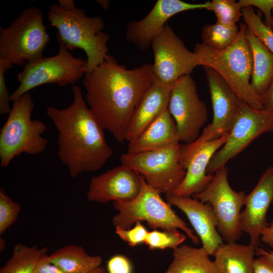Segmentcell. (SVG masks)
Masks as SVG:
<instances>
[{
    "instance_id": "obj_1",
    "label": "cell",
    "mask_w": 273,
    "mask_h": 273,
    "mask_svg": "<svg viewBox=\"0 0 273 273\" xmlns=\"http://www.w3.org/2000/svg\"><path fill=\"white\" fill-rule=\"evenodd\" d=\"M155 80L152 64L128 69L108 55L85 73L83 84L90 111L103 129L122 143L135 109Z\"/></svg>"
},
{
    "instance_id": "obj_2",
    "label": "cell",
    "mask_w": 273,
    "mask_h": 273,
    "mask_svg": "<svg viewBox=\"0 0 273 273\" xmlns=\"http://www.w3.org/2000/svg\"><path fill=\"white\" fill-rule=\"evenodd\" d=\"M72 103L64 109L50 106L46 110L58 132V156L74 178L83 172L100 169L113 155L104 129L84 100L79 86L71 87Z\"/></svg>"
},
{
    "instance_id": "obj_3",
    "label": "cell",
    "mask_w": 273,
    "mask_h": 273,
    "mask_svg": "<svg viewBox=\"0 0 273 273\" xmlns=\"http://www.w3.org/2000/svg\"><path fill=\"white\" fill-rule=\"evenodd\" d=\"M47 16L50 24L57 29L59 44L69 51L80 49L85 52V73L93 71L107 57L110 35L103 30L105 24L101 16H88L83 9L77 8L67 11L58 4L50 7Z\"/></svg>"
},
{
    "instance_id": "obj_4",
    "label": "cell",
    "mask_w": 273,
    "mask_h": 273,
    "mask_svg": "<svg viewBox=\"0 0 273 273\" xmlns=\"http://www.w3.org/2000/svg\"><path fill=\"white\" fill-rule=\"evenodd\" d=\"M239 33L235 41L222 50L213 49L203 43H197L194 52L200 65L215 70L229 84L237 96L251 107L264 110L262 99L250 85L253 56L246 38V25L241 23Z\"/></svg>"
},
{
    "instance_id": "obj_5",
    "label": "cell",
    "mask_w": 273,
    "mask_h": 273,
    "mask_svg": "<svg viewBox=\"0 0 273 273\" xmlns=\"http://www.w3.org/2000/svg\"><path fill=\"white\" fill-rule=\"evenodd\" d=\"M141 181L139 194L126 202H113L114 209L118 212L112 220L115 228L129 229L137 222L146 221L153 230L163 231L183 230L195 245L199 244L198 237L187 223L177 216L165 202L160 193L155 190L140 174Z\"/></svg>"
},
{
    "instance_id": "obj_6",
    "label": "cell",
    "mask_w": 273,
    "mask_h": 273,
    "mask_svg": "<svg viewBox=\"0 0 273 273\" xmlns=\"http://www.w3.org/2000/svg\"><path fill=\"white\" fill-rule=\"evenodd\" d=\"M35 104L29 93L13 102L10 113L0 131L1 166L6 167L16 156L25 153L36 155L47 148L48 140L41 135L47 125L31 119Z\"/></svg>"
},
{
    "instance_id": "obj_7",
    "label": "cell",
    "mask_w": 273,
    "mask_h": 273,
    "mask_svg": "<svg viewBox=\"0 0 273 273\" xmlns=\"http://www.w3.org/2000/svg\"><path fill=\"white\" fill-rule=\"evenodd\" d=\"M50 40L43 11L33 6L28 7L8 27H0V59L24 67L26 61L43 57Z\"/></svg>"
},
{
    "instance_id": "obj_8",
    "label": "cell",
    "mask_w": 273,
    "mask_h": 273,
    "mask_svg": "<svg viewBox=\"0 0 273 273\" xmlns=\"http://www.w3.org/2000/svg\"><path fill=\"white\" fill-rule=\"evenodd\" d=\"M86 62V59L74 57L64 45L59 44L57 55L26 62L18 74L20 85L11 95V101L41 85L56 83L64 86L75 84L84 75Z\"/></svg>"
},
{
    "instance_id": "obj_9",
    "label": "cell",
    "mask_w": 273,
    "mask_h": 273,
    "mask_svg": "<svg viewBox=\"0 0 273 273\" xmlns=\"http://www.w3.org/2000/svg\"><path fill=\"white\" fill-rule=\"evenodd\" d=\"M121 164L142 175L160 193L173 194L185 176L181 161V144L157 150L128 153L120 156Z\"/></svg>"
},
{
    "instance_id": "obj_10",
    "label": "cell",
    "mask_w": 273,
    "mask_h": 273,
    "mask_svg": "<svg viewBox=\"0 0 273 273\" xmlns=\"http://www.w3.org/2000/svg\"><path fill=\"white\" fill-rule=\"evenodd\" d=\"M226 165L218 169L207 187L192 197L212 207L216 217L217 230L226 243L237 242L242 235L239 218L246 195L237 192L230 186Z\"/></svg>"
},
{
    "instance_id": "obj_11",
    "label": "cell",
    "mask_w": 273,
    "mask_h": 273,
    "mask_svg": "<svg viewBox=\"0 0 273 273\" xmlns=\"http://www.w3.org/2000/svg\"><path fill=\"white\" fill-rule=\"evenodd\" d=\"M272 131L273 113L253 109L241 100L238 114L229 132L227 141L211 159L206 169L207 174H214L256 138Z\"/></svg>"
},
{
    "instance_id": "obj_12",
    "label": "cell",
    "mask_w": 273,
    "mask_h": 273,
    "mask_svg": "<svg viewBox=\"0 0 273 273\" xmlns=\"http://www.w3.org/2000/svg\"><path fill=\"white\" fill-rule=\"evenodd\" d=\"M167 109L175 122L179 141L189 144L199 136L201 128L208 120V111L191 74L183 75L176 81Z\"/></svg>"
},
{
    "instance_id": "obj_13",
    "label": "cell",
    "mask_w": 273,
    "mask_h": 273,
    "mask_svg": "<svg viewBox=\"0 0 273 273\" xmlns=\"http://www.w3.org/2000/svg\"><path fill=\"white\" fill-rule=\"evenodd\" d=\"M208 125L194 141L181 145V161L186 173L179 187L173 193L183 197H192L203 191L213 177L207 174L206 169L215 153L225 144L229 132L210 141Z\"/></svg>"
},
{
    "instance_id": "obj_14",
    "label": "cell",
    "mask_w": 273,
    "mask_h": 273,
    "mask_svg": "<svg viewBox=\"0 0 273 273\" xmlns=\"http://www.w3.org/2000/svg\"><path fill=\"white\" fill-rule=\"evenodd\" d=\"M154 54L152 64L156 80L173 85L181 76L190 74L200 63L197 55L190 51L172 28L166 24L151 46Z\"/></svg>"
},
{
    "instance_id": "obj_15",
    "label": "cell",
    "mask_w": 273,
    "mask_h": 273,
    "mask_svg": "<svg viewBox=\"0 0 273 273\" xmlns=\"http://www.w3.org/2000/svg\"><path fill=\"white\" fill-rule=\"evenodd\" d=\"M209 3L193 4L180 0H158L144 18L127 23L126 39L141 51H145L151 47L154 39L162 31L171 17L184 11L206 9Z\"/></svg>"
},
{
    "instance_id": "obj_16",
    "label": "cell",
    "mask_w": 273,
    "mask_h": 273,
    "mask_svg": "<svg viewBox=\"0 0 273 273\" xmlns=\"http://www.w3.org/2000/svg\"><path fill=\"white\" fill-rule=\"evenodd\" d=\"M272 200L273 166H271L265 169L256 186L246 195L245 209L240 215V228L248 234L249 245L255 249L259 247L262 232L269 225L267 213Z\"/></svg>"
},
{
    "instance_id": "obj_17",
    "label": "cell",
    "mask_w": 273,
    "mask_h": 273,
    "mask_svg": "<svg viewBox=\"0 0 273 273\" xmlns=\"http://www.w3.org/2000/svg\"><path fill=\"white\" fill-rule=\"evenodd\" d=\"M141 186L140 174L121 164L93 177L86 196L90 201L102 203L126 202L136 197Z\"/></svg>"
},
{
    "instance_id": "obj_18",
    "label": "cell",
    "mask_w": 273,
    "mask_h": 273,
    "mask_svg": "<svg viewBox=\"0 0 273 273\" xmlns=\"http://www.w3.org/2000/svg\"><path fill=\"white\" fill-rule=\"evenodd\" d=\"M210 94L213 120L208 124L210 141L229 132L238 114L241 100L225 80L214 69L203 66Z\"/></svg>"
},
{
    "instance_id": "obj_19",
    "label": "cell",
    "mask_w": 273,
    "mask_h": 273,
    "mask_svg": "<svg viewBox=\"0 0 273 273\" xmlns=\"http://www.w3.org/2000/svg\"><path fill=\"white\" fill-rule=\"evenodd\" d=\"M166 202L181 210L187 216L200 238L202 247L210 255H214L223 243L216 228V219L212 206L191 197L174 194L165 195Z\"/></svg>"
},
{
    "instance_id": "obj_20",
    "label": "cell",
    "mask_w": 273,
    "mask_h": 273,
    "mask_svg": "<svg viewBox=\"0 0 273 273\" xmlns=\"http://www.w3.org/2000/svg\"><path fill=\"white\" fill-rule=\"evenodd\" d=\"M173 86L155 80L130 119L126 131L125 141L129 143L136 139L167 109Z\"/></svg>"
},
{
    "instance_id": "obj_21",
    "label": "cell",
    "mask_w": 273,
    "mask_h": 273,
    "mask_svg": "<svg viewBox=\"0 0 273 273\" xmlns=\"http://www.w3.org/2000/svg\"><path fill=\"white\" fill-rule=\"evenodd\" d=\"M175 122L165 110L139 136L128 143V153L167 148L179 144Z\"/></svg>"
},
{
    "instance_id": "obj_22",
    "label": "cell",
    "mask_w": 273,
    "mask_h": 273,
    "mask_svg": "<svg viewBox=\"0 0 273 273\" xmlns=\"http://www.w3.org/2000/svg\"><path fill=\"white\" fill-rule=\"evenodd\" d=\"M256 249L250 245L222 243L214 255L218 273H253Z\"/></svg>"
},
{
    "instance_id": "obj_23",
    "label": "cell",
    "mask_w": 273,
    "mask_h": 273,
    "mask_svg": "<svg viewBox=\"0 0 273 273\" xmlns=\"http://www.w3.org/2000/svg\"><path fill=\"white\" fill-rule=\"evenodd\" d=\"M245 35L253 56L250 85L256 94L262 98L273 79V54L247 27Z\"/></svg>"
},
{
    "instance_id": "obj_24",
    "label": "cell",
    "mask_w": 273,
    "mask_h": 273,
    "mask_svg": "<svg viewBox=\"0 0 273 273\" xmlns=\"http://www.w3.org/2000/svg\"><path fill=\"white\" fill-rule=\"evenodd\" d=\"M202 247L183 245L173 249V259L165 273H218Z\"/></svg>"
},
{
    "instance_id": "obj_25",
    "label": "cell",
    "mask_w": 273,
    "mask_h": 273,
    "mask_svg": "<svg viewBox=\"0 0 273 273\" xmlns=\"http://www.w3.org/2000/svg\"><path fill=\"white\" fill-rule=\"evenodd\" d=\"M47 260L65 273H86L100 266V256H90L80 246H64L47 256Z\"/></svg>"
},
{
    "instance_id": "obj_26",
    "label": "cell",
    "mask_w": 273,
    "mask_h": 273,
    "mask_svg": "<svg viewBox=\"0 0 273 273\" xmlns=\"http://www.w3.org/2000/svg\"><path fill=\"white\" fill-rule=\"evenodd\" d=\"M48 251L45 247H30L18 243L14 247L11 258L1 268L0 273H33L39 260Z\"/></svg>"
},
{
    "instance_id": "obj_27",
    "label": "cell",
    "mask_w": 273,
    "mask_h": 273,
    "mask_svg": "<svg viewBox=\"0 0 273 273\" xmlns=\"http://www.w3.org/2000/svg\"><path fill=\"white\" fill-rule=\"evenodd\" d=\"M239 27H226L217 22L214 24L204 25L201 34L203 44L216 50H222L230 47L237 39Z\"/></svg>"
},
{
    "instance_id": "obj_28",
    "label": "cell",
    "mask_w": 273,
    "mask_h": 273,
    "mask_svg": "<svg viewBox=\"0 0 273 273\" xmlns=\"http://www.w3.org/2000/svg\"><path fill=\"white\" fill-rule=\"evenodd\" d=\"M242 18L249 31L273 54V31L257 14L252 7L242 9Z\"/></svg>"
},
{
    "instance_id": "obj_29",
    "label": "cell",
    "mask_w": 273,
    "mask_h": 273,
    "mask_svg": "<svg viewBox=\"0 0 273 273\" xmlns=\"http://www.w3.org/2000/svg\"><path fill=\"white\" fill-rule=\"evenodd\" d=\"M242 7L234 0H212L206 10L214 13L216 22L226 27H233L242 17Z\"/></svg>"
},
{
    "instance_id": "obj_30",
    "label": "cell",
    "mask_w": 273,
    "mask_h": 273,
    "mask_svg": "<svg viewBox=\"0 0 273 273\" xmlns=\"http://www.w3.org/2000/svg\"><path fill=\"white\" fill-rule=\"evenodd\" d=\"M186 239V236L177 230L159 231L153 230L148 232L145 243L150 250L178 247Z\"/></svg>"
},
{
    "instance_id": "obj_31",
    "label": "cell",
    "mask_w": 273,
    "mask_h": 273,
    "mask_svg": "<svg viewBox=\"0 0 273 273\" xmlns=\"http://www.w3.org/2000/svg\"><path fill=\"white\" fill-rule=\"evenodd\" d=\"M20 206L1 189L0 191V234L2 235L16 220Z\"/></svg>"
},
{
    "instance_id": "obj_32",
    "label": "cell",
    "mask_w": 273,
    "mask_h": 273,
    "mask_svg": "<svg viewBox=\"0 0 273 273\" xmlns=\"http://www.w3.org/2000/svg\"><path fill=\"white\" fill-rule=\"evenodd\" d=\"M148 232L141 222H137L132 228L129 229L115 228L116 234L131 247L145 243Z\"/></svg>"
},
{
    "instance_id": "obj_33",
    "label": "cell",
    "mask_w": 273,
    "mask_h": 273,
    "mask_svg": "<svg viewBox=\"0 0 273 273\" xmlns=\"http://www.w3.org/2000/svg\"><path fill=\"white\" fill-rule=\"evenodd\" d=\"M13 65L7 60L0 59V114L9 115L11 110L10 96L6 83L5 74Z\"/></svg>"
},
{
    "instance_id": "obj_34",
    "label": "cell",
    "mask_w": 273,
    "mask_h": 273,
    "mask_svg": "<svg viewBox=\"0 0 273 273\" xmlns=\"http://www.w3.org/2000/svg\"><path fill=\"white\" fill-rule=\"evenodd\" d=\"M108 273H132V267L129 260L125 256L117 254L107 262Z\"/></svg>"
},
{
    "instance_id": "obj_35",
    "label": "cell",
    "mask_w": 273,
    "mask_h": 273,
    "mask_svg": "<svg viewBox=\"0 0 273 273\" xmlns=\"http://www.w3.org/2000/svg\"><path fill=\"white\" fill-rule=\"evenodd\" d=\"M238 2L242 8L254 6L260 9L265 16V24L271 28L273 0H240Z\"/></svg>"
},
{
    "instance_id": "obj_36",
    "label": "cell",
    "mask_w": 273,
    "mask_h": 273,
    "mask_svg": "<svg viewBox=\"0 0 273 273\" xmlns=\"http://www.w3.org/2000/svg\"><path fill=\"white\" fill-rule=\"evenodd\" d=\"M253 273H273V259L265 255L255 258Z\"/></svg>"
},
{
    "instance_id": "obj_37",
    "label": "cell",
    "mask_w": 273,
    "mask_h": 273,
    "mask_svg": "<svg viewBox=\"0 0 273 273\" xmlns=\"http://www.w3.org/2000/svg\"><path fill=\"white\" fill-rule=\"evenodd\" d=\"M47 254L44 255L37 263L33 273H65L55 264L47 260Z\"/></svg>"
},
{
    "instance_id": "obj_38",
    "label": "cell",
    "mask_w": 273,
    "mask_h": 273,
    "mask_svg": "<svg viewBox=\"0 0 273 273\" xmlns=\"http://www.w3.org/2000/svg\"><path fill=\"white\" fill-rule=\"evenodd\" d=\"M262 99L264 110L273 113V79Z\"/></svg>"
},
{
    "instance_id": "obj_39",
    "label": "cell",
    "mask_w": 273,
    "mask_h": 273,
    "mask_svg": "<svg viewBox=\"0 0 273 273\" xmlns=\"http://www.w3.org/2000/svg\"><path fill=\"white\" fill-rule=\"evenodd\" d=\"M260 241L273 249V220L261 233Z\"/></svg>"
},
{
    "instance_id": "obj_40",
    "label": "cell",
    "mask_w": 273,
    "mask_h": 273,
    "mask_svg": "<svg viewBox=\"0 0 273 273\" xmlns=\"http://www.w3.org/2000/svg\"><path fill=\"white\" fill-rule=\"evenodd\" d=\"M58 4L62 9L67 11H70L76 8L73 0H59Z\"/></svg>"
},
{
    "instance_id": "obj_41",
    "label": "cell",
    "mask_w": 273,
    "mask_h": 273,
    "mask_svg": "<svg viewBox=\"0 0 273 273\" xmlns=\"http://www.w3.org/2000/svg\"><path fill=\"white\" fill-rule=\"evenodd\" d=\"M268 250L259 247L256 249V254L258 256L265 255L273 259V251L270 250Z\"/></svg>"
},
{
    "instance_id": "obj_42",
    "label": "cell",
    "mask_w": 273,
    "mask_h": 273,
    "mask_svg": "<svg viewBox=\"0 0 273 273\" xmlns=\"http://www.w3.org/2000/svg\"><path fill=\"white\" fill-rule=\"evenodd\" d=\"M86 273H106V271L105 268L101 265Z\"/></svg>"
},
{
    "instance_id": "obj_43",
    "label": "cell",
    "mask_w": 273,
    "mask_h": 273,
    "mask_svg": "<svg viewBox=\"0 0 273 273\" xmlns=\"http://www.w3.org/2000/svg\"><path fill=\"white\" fill-rule=\"evenodd\" d=\"M98 3L100 5V6L105 10L108 9L109 7V1L105 0H100L97 1Z\"/></svg>"
},
{
    "instance_id": "obj_44",
    "label": "cell",
    "mask_w": 273,
    "mask_h": 273,
    "mask_svg": "<svg viewBox=\"0 0 273 273\" xmlns=\"http://www.w3.org/2000/svg\"><path fill=\"white\" fill-rule=\"evenodd\" d=\"M0 244H1V252L3 251L4 249V248H5V242L4 241L1 239V242H0Z\"/></svg>"
},
{
    "instance_id": "obj_45",
    "label": "cell",
    "mask_w": 273,
    "mask_h": 273,
    "mask_svg": "<svg viewBox=\"0 0 273 273\" xmlns=\"http://www.w3.org/2000/svg\"><path fill=\"white\" fill-rule=\"evenodd\" d=\"M272 26H273V10L272 11Z\"/></svg>"
},
{
    "instance_id": "obj_46",
    "label": "cell",
    "mask_w": 273,
    "mask_h": 273,
    "mask_svg": "<svg viewBox=\"0 0 273 273\" xmlns=\"http://www.w3.org/2000/svg\"><path fill=\"white\" fill-rule=\"evenodd\" d=\"M272 205H273V200H272Z\"/></svg>"
}]
</instances>
